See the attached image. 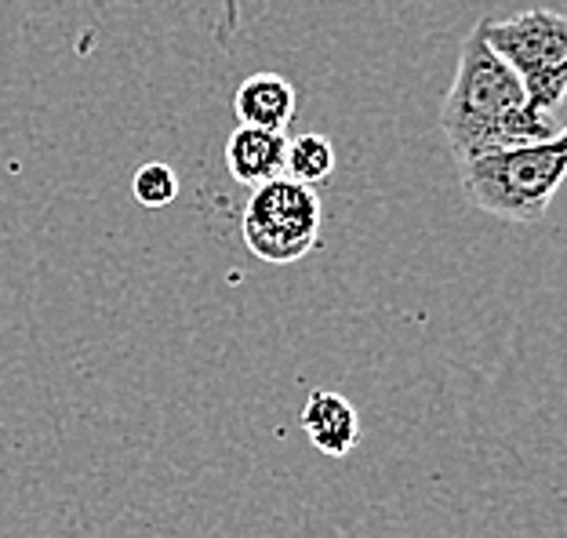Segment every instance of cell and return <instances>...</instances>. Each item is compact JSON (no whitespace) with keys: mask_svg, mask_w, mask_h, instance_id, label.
Returning <instances> with one entry per match:
<instances>
[{"mask_svg":"<svg viewBox=\"0 0 567 538\" xmlns=\"http://www.w3.org/2000/svg\"><path fill=\"white\" fill-rule=\"evenodd\" d=\"M295 110H299V92L280 73H251L234 95V113L244 127L284 135V127L295 121Z\"/></svg>","mask_w":567,"mask_h":538,"instance_id":"cell-7","label":"cell"},{"mask_svg":"<svg viewBox=\"0 0 567 538\" xmlns=\"http://www.w3.org/2000/svg\"><path fill=\"white\" fill-rule=\"evenodd\" d=\"M495 55L517 73L535 113L553 117L567 95V15L532 8L513 19H484Z\"/></svg>","mask_w":567,"mask_h":538,"instance_id":"cell-3","label":"cell"},{"mask_svg":"<svg viewBox=\"0 0 567 538\" xmlns=\"http://www.w3.org/2000/svg\"><path fill=\"white\" fill-rule=\"evenodd\" d=\"M458 175L473 208L506 223H538L567 183V127L546 143L458 161Z\"/></svg>","mask_w":567,"mask_h":538,"instance_id":"cell-2","label":"cell"},{"mask_svg":"<svg viewBox=\"0 0 567 538\" xmlns=\"http://www.w3.org/2000/svg\"><path fill=\"white\" fill-rule=\"evenodd\" d=\"M132 194L142 208H167L178 197V175L161 161L142 164L132 178Z\"/></svg>","mask_w":567,"mask_h":538,"instance_id":"cell-9","label":"cell"},{"mask_svg":"<svg viewBox=\"0 0 567 538\" xmlns=\"http://www.w3.org/2000/svg\"><path fill=\"white\" fill-rule=\"evenodd\" d=\"M302 430L313 447L328 458H346L360 441L357 407L334 390H313L302 404Z\"/></svg>","mask_w":567,"mask_h":538,"instance_id":"cell-5","label":"cell"},{"mask_svg":"<svg viewBox=\"0 0 567 538\" xmlns=\"http://www.w3.org/2000/svg\"><path fill=\"white\" fill-rule=\"evenodd\" d=\"M331 172H334V146L328 135L306 132L299 138H288V168H284V178L313 189Z\"/></svg>","mask_w":567,"mask_h":538,"instance_id":"cell-8","label":"cell"},{"mask_svg":"<svg viewBox=\"0 0 567 538\" xmlns=\"http://www.w3.org/2000/svg\"><path fill=\"white\" fill-rule=\"evenodd\" d=\"M226 168L240 186L259 189L274 178H284L288 168V138L280 132H262V127H234L226 143Z\"/></svg>","mask_w":567,"mask_h":538,"instance_id":"cell-6","label":"cell"},{"mask_svg":"<svg viewBox=\"0 0 567 538\" xmlns=\"http://www.w3.org/2000/svg\"><path fill=\"white\" fill-rule=\"evenodd\" d=\"M240 234L248 251L262 262L288 266L306 259L317 248L320 234L317 189L291 183V178H274V183L251 189Z\"/></svg>","mask_w":567,"mask_h":538,"instance_id":"cell-4","label":"cell"},{"mask_svg":"<svg viewBox=\"0 0 567 538\" xmlns=\"http://www.w3.org/2000/svg\"><path fill=\"white\" fill-rule=\"evenodd\" d=\"M441 127L458 161L546 143L560 132L557 121L532 110L517 73L492 51L484 19L462 41L455 81L441 102Z\"/></svg>","mask_w":567,"mask_h":538,"instance_id":"cell-1","label":"cell"}]
</instances>
